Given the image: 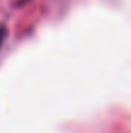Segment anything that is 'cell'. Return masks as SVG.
Instances as JSON below:
<instances>
[{
    "mask_svg": "<svg viewBox=\"0 0 131 133\" xmlns=\"http://www.w3.org/2000/svg\"><path fill=\"white\" fill-rule=\"evenodd\" d=\"M0 41H2V29H0Z\"/></svg>",
    "mask_w": 131,
    "mask_h": 133,
    "instance_id": "obj_1",
    "label": "cell"
}]
</instances>
